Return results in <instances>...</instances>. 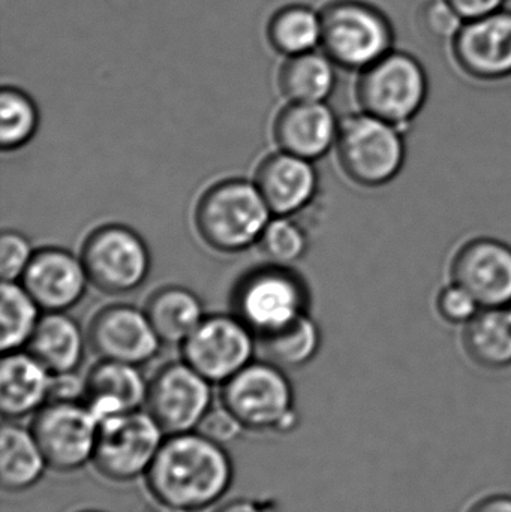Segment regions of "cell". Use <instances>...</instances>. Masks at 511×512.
<instances>
[{"mask_svg": "<svg viewBox=\"0 0 511 512\" xmlns=\"http://www.w3.org/2000/svg\"><path fill=\"white\" fill-rule=\"evenodd\" d=\"M233 478L224 448L200 433H179L162 442L147 471V486L159 502L201 510L218 501Z\"/></svg>", "mask_w": 511, "mask_h": 512, "instance_id": "cell-1", "label": "cell"}, {"mask_svg": "<svg viewBox=\"0 0 511 512\" xmlns=\"http://www.w3.org/2000/svg\"><path fill=\"white\" fill-rule=\"evenodd\" d=\"M273 213L255 182L227 179L210 186L195 207L200 239L213 251L239 254L260 242Z\"/></svg>", "mask_w": 511, "mask_h": 512, "instance_id": "cell-2", "label": "cell"}, {"mask_svg": "<svg viewBox=\"0 0 511 512\" xmlns=\"http://www.w3.org/2000/svg\"><path fill=\"white\" fill-rule=\"evenodd\" d=\"M404 132L392 123L360 111L339 123L335 150L339 168L360 188L377 189L392 183L404 168Z\"/></svg>", "mask_w": 511, "mask_h": 512, "instance_id": "cell-3", "label": "cell"}, {"mask_svg": "<svg viewBox=\"0 0 511 512\" xmlns=\"http://www.w3.org/2000/svg\"><path fill=\"white\" fill-rule=\"evenodd\" d=\"M323 53L339 68L363 71L393 50L395 32L381 9L363 0H333L320 12Z\"/></svg>", "mask_w": 511, "mask_h": 512, "instance_id": "cell-4", "label": "cell"}, {"mask_svg": "<svg viewBox=\"0 0 511 512\" xmlns=\"http://www.w3.org/2000/svg\"><path fill=\"white\" fill-rule=\"evenodd\" d=\"M428 92L425 69L416 57L402 51L392 50L360 71L356 84L362 111L401 129L425 107Z\"/></svg>", "mask_w": 511, "mask_h": 512, "instance_id": "cell-5", "label": "cell"}, {"mask_svg": "<svg viewBox=\"0 0 511 512\" xmlns=\"http://www.w3.org/2000/svg\"><path fill=\"white\" fill-rule=\"evenodd\" d=\"M308 307V285L291 267H257L234 286V315L258 337L290 324L308 313Z\"/></svg>", "mask_w": 511, "mask_h": 512, "instance_id": "cell-6", "label": "cell"}, {"mask_svg": "<svg viewBox=\"0 0 511 512\" xmlns=\"http://www.w3.org/2000/svg\"><path fill=\"white\" fill-rule=\"evenodd\" d=\"M222 405L251 430H290L296 424L294 394L284 369L252 361L224 382Z\"/></svg>", "mask_w": 511, "mask_h": 512, "instance_id": "cell-7", "label": "cell"}, {"mask_svg": "<svg viewBox=\"0 0 511 512\" xmlns=\"http://www.w3.org/2000/svg\"><path fill=\"white\" fill-rule=\"evenodd\" d=\"M80 256L90 285L107 295L137 291L152 268L143 237L122 224L95 228L84 240Z\"/></svg>", "mask_w": 511, "mask_h": 512, "instance_id": "cell-8", "label": "cell"}, {"mask_svg": "<svg viewBox=\"0 0 511 512\" xmlns=\"http://www.w3.org/2000/svg\"><path fill=\"white\" fill-rule=\"evenodd\" d=\"M162 429L147 412L132 411L99 421L93 462L104 477L129 481L149 471L162 445Z\"/></svg>", "mask_w": 511, "mask_h": 512, "instance_id": "cell-9", "label": "cell"}, {"mask_svg": "<svg viewBox=\"0 0 511 512\" xmlns=\"http://www.w3.org/2000/svg\"><path fill=\"white\" fill-rule=\"evenodd\" d=\"M254 336L234 313L206 316L180 345L183 361L209 382H227L252 363Z\"/></svg>", "mask_w": 511, "mask_h": 512, "instance_id": "cell-10", "label": "cell"}, {"mask_svg": "<svg viewBox=\"0 0 511 512\" xmlns=\"http://www.w3.org/2000/svg\"><path fill=\"white\" fill-rule=\"evenodd\" d=\"M98 427L86 403L48 402L36 414L32 433L47 466L71 472L92 459Z\"/></svg>", "mask_w": 511, "mask_h": 512, "instance_id": "cell-11", "label": "cell"}, {"mask_svg": "<svg viewBox=\"0 0 511 512\" xmlns=\"http://www.w3.org/2000/svg\"><path fill=\"white\" fill-rule=\"evenodd\" d=\"M210 384L185 361L165 364L149 382L146 412L168 435L191 432L210 409Z\"/></svg>", "mask_w": 511, "mask_h": 512, "instance_id": "cell-12", "label": "cell"}, {"mask_svg": "<svg viewBox=\"0 0 511 512\" xmlns=\"http://www.w3.org/2000/svg\"><path fill=\"white\" fill-rule=\"evenodd\" d=\"M87 342L99 360L132 366L149 363L162 345L146 312L128 304L99 310L90 322Z\"/></svg>", "mask_w": 511, "mask_h": 512, "instance_id": "cell-13", "label": "cell"}, {"mask_svg": "<svg viewBox=\"0 0 511 512\" xmlns=\"http://www.w3.org/2000/svg\"><path fill=\"white\" fill-rule=\"evenodd\" d=\"M449 273L482 307L511 301V246L506 242L494 237L467 240L450 259Z\"/></svg>", "mask_w": 511, "mask_h": 512, "instance_id": "cell-14", "label": "cell"}, {"mask_svg": "<svg viewBox=\"0 0 511 512\" xmlns=\"http://www.w3.org/2000/svg\"><path fill=\"white\" fill-rule=\"evenodd\" d=\"M456 65L476 80L511 77V11L464 21L452 39Z\"/></svg>", "mask_w": 511, "mask_h": 512, "instance_id": "cell-15", "label": "cell"}, {"mask_svg": "<svg viewBox=\"0 0 511 512\" xmlns=\"http://www.w3.org/2000/svg\"><path fill=\"white\" fill-rule=\"evenodd\" d=\"M20 283L45 312H66L84 297L90 282L81 256L42 248L35 251Z\"/></svg>", "mask_w": 511, "mask_h": 512, "instance_id": "cell-16", "label": "cell"}, {"mask_svg": "<svg viewBox=\"0 0 511 512\" xmlns=\"http://www.w3.org/2000/svg\"><path fill=\"white\" fill-rule=\"evenodd\" d=\"M338 117L326 102H291L273 123V137L282 152L317 161L335 149Z\"/></svg>", "mask_w": 511, "mask_h": 512, "instance_id": "cell-17", "label": "cell"}, {"mask_svg": "<svg viewBox=\"0 0 511 512\" xmlns=\"http://www.w3.org/2000/svg\"><path fill=\"white\" fill-rule=\"evenodd\" d=\"M255 185L275 216H293L314 201L318 173L312 161L282 152L263 159Z\"/></svg>", "mask_w": 511, "mask_h": 512, "instance_id": "cell-18", "label": "cell"}, {"mask_svg": "<svg viewBox=\"0 0 511 512\" xmlns=\"http://www.w3.org/2000/svg\"><path fill=\"white\" fill-rule=\"evenodd\" d=\"M84 379V400L98 421L138 411L146 403L149 384L144 381L138 366L101 360Z\"/></svg>", "mask_w": 511, "mask_h": 512, "instance_id": "cell-19", "label": "cell"}, {"mask_svg": "<svg viewBox=\"0 0 511 512\" xmlns=\"http://www.w3.org/2000/svg\"><path fill=\"white\" fill-rule=\"evenodd\" d=\"M51 373L29 352H5L0 364V411L17 420L50 400Z\"/></svg>", "mask_w": 511, "mask_h": 512, "instance_id": "cell-20", "label": "cell"}, {"mask_svg": "<svg viewBox=\"0 0 511 512\" xmlns=\"http://www.w3.org/2000/svg\"><path fill=\"white\" fill-rule=\"evenodd\" d=\"M86 348V337L78 322L66 312H47L42 316L26 346L51 375L75 372Z\"/></svg>", "mask_w": 511, "mask_h": 512, "instance_id": "cell-21", "label": "cell"}, {"mask_svg": "<svg viewBox=\"0 0 511 512\" xmlns=\"http://www.w3.org/2000/svg\"><path fill=\"white\" fill-rule=\"evenodd\" d=\"M462 348L479 367L503 370L511 366V301L482 307L462 327Z\"/></svg>", "mask_w": 511, "mask_h": 512, "instance_id": "cell-22", "label": "cell"}, {"mask_svg": "<svg viewBox=\"0 0 511 512\" xmlns=\"http://www.w3.org/2000/svg\"><path fill=\"white\" fill-rule=\"evenodd\" d=\"M162 343L182 345L206 318L203 301L185 286L170 285L150 295L144 307Z\"/></svg>", "mask_w": 511, "mask_h": 512, "instance_id": "cell-23", "label": "cell"}, {"mask_svg": "<svg viewBox=\"0 0 511 512\" xmlns=\"http://www.w3.org/2000/svg\"><path fill=\"white\" fill-rule=\"evenodd\" d=\"M47 462L29 430L5 424L0 433V483L6 492H21L38 483Z\"/></svg>", "mask_w": 511, "mask_h": 512, "instance_id": "cell-24", "label": "cell"}, {"mask_svg": "<svg viewBox=\"0 0 511 512\" xmlns=\"http://www.w3.org/2000/svg\"><path fill=\"white\" fill-rule=\"evenodd\" d=\"M335 66L315 51L287 57L279 69V90L290 102H326L335 90Z\"/></svg>", "mask_w": 511, "mask_h": 512, "instance_id": "cell-25", "label": "cell"}, {"mask_svg": "<svg viewBox=\"0 0 511 512\" xmlns=\"http://www.w3.org/2000/svg\"><path fill=\"white\" fill-rule=\"evenodd\" d=\"M261 351L269 363L281 369H299L314 360L320 351L321 331L305 313L290 324L260 336Z\"/></svg>", "mask_w": 511, "mask_h": 512, "instance_id": "cell-26", "label": "cell"}, {"mask_svg": "<svg viewBox=\"0 0 511 512\" xmlns=\"http://www.w3.org/2000/svg\"><path fill=\"white\" fill-rule=\"evenodd\" d=\"M267 39L273 50L287 57L314 51L321 39L320 12L299 3L282 6L270 17Z\"/></svg>", "mask_w": 511, "mask_h": 512, "instance_id": "cell-27", "label": "cell"}, {"mask_svg": "<svg viewBox=\"0 0 511 512\" xmlns=\"http://www.w3.org/2000/svg\"><path fill=\"white\" fill-rule=\"evenodd\" d=\"M41 310L20 282H3L0 291V348L3 354L21 351L29 345L41 321Z\"/></svg>", "mask_w": 511, "mask_h": 512, "instance_id": "cell-28", "label": "cell"}, {"mask_svg": "<svg viewBox=\"0 0 511 512\" xmlns=\"http://www.w3.org/2000/svg\"><path fill=\"white\" fill-rule=\"evenodd\" d=\"M39 128V110L32 96L18 87L0 92V146L3 152L23 149Z\"/></svg>", "mask_w": 511, "mask_h": 512, "instance_id": "cell-29", "label": "cell"}, {"mask_svg": "<svg viewBox=\"0 0 511 512\" xmlns=\"http://www.w3.org/2000/svg\"><path fill=\"white\" fill-rule=\"evenodd\" d=\"M261 251L270 264L291 267L308 252V236L291 216H276L270 219L261 236Z\"/></svg>", "mask_w": 511, "mask_h": 512, "instance_id": "cell-30", "label": "cell"}, {"mask_svg": "<svg viewBox=\"0 0 511 512\" xmlns=\"http://www.w3.org/2000/svg\"><path fill=\"white\" fill-rule=\"evenodd\" d=\"M435 309L447 324L464 327L480 312L482 306L467 289L450 280L449 285L438 292Z\"/></svg>", "mask_w": 511, "mask_h": 512, "instance_id": "cell-31", "label": "cell"}, {"mask_svg": "<svg viewBox=\"0 0 511 512\" xmlns=\"http://www.w3.org/2000/svg\"><path fill=\"white\" fill-rule=\"evenodd\" d=\"M35 251L18 231H3L0 237V274L3 282H18L29 267Z\"/></svg>", "mask_w": 511, "mask_h": 512, "instance_id": "cell-32", "label": "cell"}, {"mask_svg": "<svg viewBox=\"0 0 511 512\" xmlns=\"http://www.w3.org/2000/svg\"><path fill=\"white\" fill-rule=\"evenodd\" d=\"M423 29L438 39H453L464 21L447 5L446 0H429L420 12Z\"/></svg>", "mask_w": 511, "mask_h": 512, "instance_id": "cell-33", "label": "cell"}, {"mask_svg": "<svg viewBox=\"0 0 511 512\" xmlns=\"http://www.w3.org/2000/svg\"><path fill=\"white\" fill-rule=\"evenodd\" d=\"M243 426L224 405L209 409L197 426V433L204 438L222 445L234 441L242 432Z\"/></svg>", "mask_w": 511, "mask_h": 512, "instance_id": "cell-34", "label": "cell"}, {"mask_svg": "<svg viewBox=\"0 0 511 512\" xmlns=\"http://www.w3.org/2000/svg\"><path fill=\"white\" fill-rule=\"evenodd\" d=\"M81 397H86V379L78 378L75 372L51 375L48 402H80Z\"/></svg>", "mask_w": 511, "mask_h": 512, "instance_id": "cell-35", "label": "cell"}, {"mask_svg": "<svg viewBox=\"0 0 511 512\" xmlns=\"http://www.w3.org/2000/svg\"><path fill=\"white\" fill-rule=\"evenodd\" d=\"M462 21L477 20L503 9L506 0H446Z\"/></svg>", "mask_w": 511, "mask_h": 512, "instance_id": "cell-36", "label": "cell"}, {"mask_svg": "<svg viewBox=\"0 0 511 512\" xmlns=\"http://www.w3.org/2000/svg\"><path fill=\"white\" fill-rule=\"evenodd\" d=\"M468 512H511L509 496H488L477 502Z\"/></svg>", "mask_w": 511, "mask_h": 512, "instance_id": "cell-37", "label": "cell"}, {"mask_svg": "<svg viewBox=\"0 0 511 512\" xmlns=\"http://www.w3.org/2000/svg\"><path fill=\"white\" fill-rule=\"evenodd\" d=\"M215 512H264V510L252 501L237 499V501H231L228 504L222 505Z\"/></svg>", "mask_w": 511, "mask_h": 512, "instance_id": "cell-38", "label": "cell"}, {"mask_svg": "<svg viewBox=\"0 0 511 512\" xmlns=\"http://www.w3.org/2000/svg\"><path fill=\"white\" fill-rule=\"evenodd\" d=\"M144 512H188L186 510H182V508L173 507V505L164 504V502H159L156 505H150L147 507Z\"/></svg>", "mask_w": 511, "mask_h": 512, "instance_id": "cell-39", "label": "cell"}, {"mask_svg": "<svg viewBox=\"0 0 511 512\" xmlns=\"http://www.w3.org/2000/svg\"><path fill=\"white\" fill-rule=\"evenodd\" d=\"M81 512H101V511H81Z\"/></svg>", "mask_w": 511, "mask_h": 512, "instance_id": "cell-40", "label": "cell"}]
</instances>
